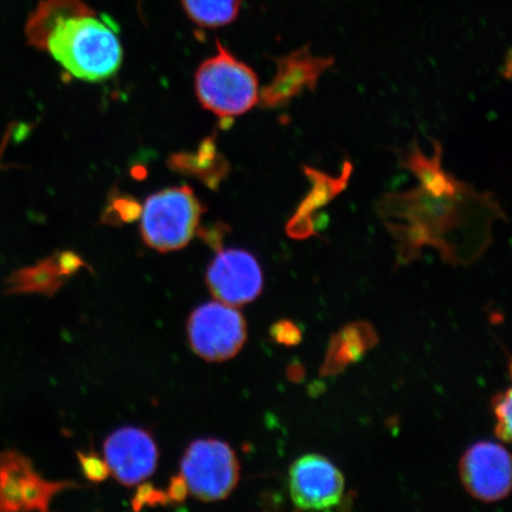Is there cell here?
<instances>
[{"label":"cell","instance_id":"6","mask_svg":"<svg viewBox=\"0 0 512 512\" xmlns=\"http://www.w3.org/2000/svg\"><path fill=\"white\" fill-rule=\"evenodd\" d=\"M192 350L209 362H223L239 354L247 339L241 313L224 303L204 304L192 312L188 323Z\"/></svg>","mask_w":512,"mask_h":512},{"label":"cell","instance_id":"1","mask_svg":"<svg viewBox=\"0 0 512 512\" xmlns=\"http://www.w3.org/2000/svg\"><path fill=\"white\" fill-rule=\"evenodd\" d=\"M427 153L418 142L398 151L402 169L411 171L415 187L384 194L375 209L395 241L399 264L418 259L433 247L446 261L467 264L479 258L492 240V226L507 220L490 191H479L443 168V146L433 140Z\"/></svg>","mask_w":512,"mask_h":512},{"label":"cell","instance_id":"13","mask_svg":"<svg viewBox=\"0 0 512 512\" xmlns=\"http://www.w3.org/2000/svg\"><path fill=\"white\" fill-rule=\"evenodd\" d=\"M305 170V174L312 183V189L286 226L287 235L298 240L307 239L316 234L315 215L319 208L326 206L345 188L352 168L349 163L345 164L342 174L337 178L325 175L318 170L309 168Z\"/></svg>","mask_w":512,"mask_h":512},{"label":"cell","instance_id":"20","mask_svg":"<svg viewBox=\"0 0 512 512\" xmlns=\"http://www.w3.org/2000/svg\"><path fill=\"white\" fill-rule=\"evenodd\" d=\"M171 503L168 497V494L163 491H159L156 488H153L152 485L146 484L140 486L137 491L136 497H134L132 505L136 510H140L145 505H156V504H166Z\"/></svg>","mask_w":512,"mask_h":512},{"label":"cell","instance_id":"14","mask_svg":"<svg viewBox=\"0 0 512 512\" xmlns=\"http://www.w3.org/2000/svg\"><path fill=\"white\" fill-rule=\"evenodd\" d=\"M83 262L74 254L64 253L56 259H47L36 266L24 268L9 280L10 293H40L53 296L64 281L73 275Z\"/></svg>","mask_w":512,"mask_h":512},{"label":"cell","instance_id":"18","mask_svg":"<svg viewBox=\"0 0 512 512\" xmlns=\"http://www.w3.org/2000/svg\"><path fill=\"white\" fill-rule=\"evenodd\" d=\"M80 464L86 477L92 482H104L110 475V469L105 462L94 453H79Z\"/></svg>","mask_w":512,"mask_h":512},{"label":"cell","instance_id":"16","mask_svg":"<svg viewBox=\"0 0 512 512\" xmlns=\"http://www.w3.org/2000/svg\"><path fill=\"white\" fill-rule=\"evenodd\" d=\"M185 14L201 28L217 29L238 18L242 0H181Z\"/></svg>","mask_w":512,"mask_h":512},{"label":"cell","instance_id":"9","mask_svg":"<svg viewBox=\"0 0 512 512\" xmlns=\"http://www.w3.org/2000/svg\"><path fill=\"white\" fill-rule=\"evenodd\" d=\"M274 62L277 73L260 94L259 101L264 108L285 107L299 95L315 92L320 76L334 66L335 59L313 55L310 47L305 46L278 57Z\"/></svg>","mask_w":512,"mask_h":512},{"label":"cell","instance_id":"10","mask_svg":"<svg viewBox=\"0 0 512 512\" xmlns=\"http://www.w3.org/2000/svg\"><path fill=\"white\" fill-rule=\"evenodd\" d=\"M207 283L219 302L240 306L260 296L264 274L251 253L242 249H220L208 268Z\"/></svg>","mask_w":512,"mask_h":512},{"label":"cell","instance_id":"4","mask_svg":"<svg viewBox=\"0 0 512 512\" xmlns=\"http://www.w3.org/2000/svg\"><path fill=\"white\" fill-rule=\"evenodd\" d=\"M203 207L188 187L169 188L147 198L142 213V236L158 252L189 245L200 227Z\"/></svg>","mask_w":512,"mask_h":512},{"label":"cell","instance_id":"17","mask_svg":"<svg viewBox=\"0 0 512 512\" xmlns=\"http://www.w3.org/2000/svg\"><path fill=\"white\" fill-rule=\"evenodd\" d=\"M492 408L497 418L495 433L499 439L510 443L511 440V390L499 393L492 400Z\"/></svg>","mask_w":512,"mask_h":512},{"label":"cell","instance_id":"21","mask_svg":"<svg viewBox=\"0 0 512 512\" xmlns=\"http://www.w3.org/2000/svg\"><path fill=\"white\" fill-rule=\"evenodd\" d=\"M171 503H181L189 494L188 485L182 476L172 478L169 490L166 491Z\"/></svg>","mask_w":512,"mask_h":512},{"label":"cell","instance_id":"5","mask_svg":"<svg viewBox=\"0 0 512 512\" xmlns=\"http://www.w3.org/2000/svg\"><path fill=\"white\" fill-rule=\"evenodd\" d=\"M181 469L190 494L203 502L226 499L240 478L239 460L232 447L215 439L194 441L184 454Z\"/></svg>","mask_w":512,"mask_h":512},{"label":"cell","instance_id":"15","mask_svg":"<svg viewBox=\"0 0 512 512\" xmlns=\"http://www.w3.org/2000/svg\"><path fill=\"white\" fill-rule=\"evenodd\" d=\"M377 343L376 332L368 323H352L332 337L322 375L341 373L349 364L361 358Z\"/></svg>","mask_w":512,"mask_h":512},{"label":"cell","instance_id":"11","mask_svg":"<svg viewBox=\"0 0 512 512\" xmlns=\"http://www.w3.org/2000/svg\"><path fill=\"white\" fill-rule=\"evenodd\" d=\"M342 472L323 456L309 454L296 460L290 470V494L302 510H330L342 502Z\"/></svg>","mask_w":512,"mask_h":512},{"label":"cell","instance_id":"12","mask_svg":"<svg viewBox=\"0 0 512 512\" xmlns=\"http://www.w3.org/2000/svg\"><path fill=\"white\" fill-rule=\"evenodd\" d=\"M105 462L119 483L133 486L143 483L156 471L158 448L150 433L137 427H125L107 438Z\"/></svg>","mask_w":512,"mask_h":512},{"label":"cell","instance_id":"8","mask_svg":"<svg viewBox=\"0 0 512 512\" xmlns=\"http://www.w3.org/2000/svg\"><path fill=\"white\" fill-rule=\"evenodd\" d=\"M460 478L472 497L501 501L511 490V458L502 445L482 441L467 450L459 464Z\"/></svg>","mask_w":512,"mask_h":512},{"label":"cell","instance_id":"7","mask_svg":"<svg viewBox=\"0 0 512 512\" xmlns=\"http://www.w3.org/2000/svg\"><path fill=\"white\" fill-rule=\"evenodd\" d=\"M74 482H49L35 470L30 459L16 451L0 454V511H47L60 492L75 488Z\"/></svg>","mask_w":512,"mask_h":512},{"label":"cell","instance_id":"3","mask_svg":"<svg viewBox=\"0 0 512 512\" xmlns=\"http://www.w3.org/2000/svg\"><path fill=\"white\" fill-rule=\"evenodd\" d=\"M198 100L207 111L222 119L251 111L260 99L254 70L216 42V54L204 61L195 78Z\"/></svg>","mask_w":512,"mask_h":512},{"label":"cell","instance_id":"2","mask_svg":"<svg viewBox=\"0 0 512 512\" xmlns=\"http://www.w3.org/2000/svg\"><path fill=\"white\" fill-rule=\"evenodd\" d=\"M25 35L31 47L46 51L76 79L105 81L123 64L117 24L85 0H40Z\"/></svg>","mask_w":512,"mask_h":512},{"label":"cell","instance_id":"19","mask_svg":"<svg viewBox=\"0 0 512 512\" xmlns=\"http://www.w3.org/2000/svg\"><path fill=\"white\" fill-rule=\"evenodd\" d=\"M271 335L275 342L286 347H294L302 342V331L291 320H280L275 323L272 326Z\"/></svg>","mask_w":512,"mask_h":512}]
</instances>
